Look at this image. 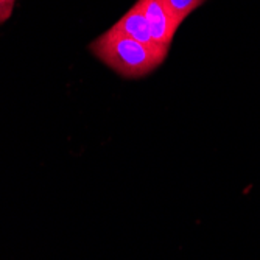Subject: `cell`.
Wrapping results in <instances>:
<instances>
[{
	"label": "cell",
	"instance_id": "5b68a950",
	"mask_svg": "<svg viewBox=\"0 0 260 260\" xmlns=\"http://www.w3.org/2000/svg\"><path fill=\"white\" fill-rule=\"evenodd\" d=\"M16 0H0V25L7 22L14 11Z\"/></svg>",
	"mask_w": 260,
	"mask_h": 260
},
{
	"label": "cell",
	"instance_id": "277c9868",
	"mask_svg": "<svg viewBox=\"0 0 260 260\" xmlns=\"http://www.w3.org/2000/svg\"><path fill=\"white\" fill-rule=\"evenodd\" d=\"M164 2L176 17V20L182 23L184 19H187L198 7H201L206 0H164Z\"/></svg>",
	"mask_w": 260,
	"mask_h": 260
},
{
	"label": "cell",
	"instance_id": "3957f363",
	"mask_svg": "<svg viewBox=\"0 0 260 260\" xmlns=\"http://www.w3.org/2000/svg\"><path fill=\"white\" fill-rule=\"evenodd\" d=\"M109 30L117 33V35L128 36L131 39H136V41L144 42V44H156L151 39L147 17H145L144 11H142L140 5L137 2L119 20H117Z\"/></svg>",
	"mask_w": 260,
	"mask_h": 260
},
{
	"label": "cell",
	"instance_id": "6da1fadb",
	"mask_svg": "<svg viewBox=\"0 0 260 260\" xmlns=\"http://www.w3.org/2000/svg\"><path fill=\"white\" fill-rule=\"evenodd\" d=\"M90 53L123 78H142L165 61L169 47L144 44L106 30L89 45Z\"/></svg>",
	"mask_w": 260,
	"mask_h": 260
},
{
	"label": "cell",
	"instance_id": "7a4b0ae2",
	"mask_svg": "<svg viewBox=\"0 0 260 260\" xmlns=\"http://www.w3.org/2000/svg\"><path fill=\"white\" fill-rule=\"evenodd\" d=\"M137 4L147 17L153 42L170 49L181 23L172 14L169 7L164 0H137Z\"/></svg>",
	"mask_w": 260,
	"mask_h": 260
}]
</instances>
